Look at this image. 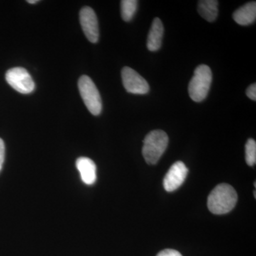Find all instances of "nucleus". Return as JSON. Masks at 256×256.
Listing matches in <instances>:
<instances>
[{
	"instance_id": "dca6fc26",
	"label": "nucleus",
	"mask_w": 256,
	"mask_h": 256,
	"mask_svg": "<svg viewBox=\"0 0 256 256\" xmlns=\"http://www.w3.org/2000/svg\"><path fill=\"white\" fill-rule=\"evenodd\" d=\"M246 95L249 98L256 101V84H252L246 90Z\"/></svg>"
},
{
	"instance_id": "4468645a",
	"label": "nucleus",
	"mask_w": 256,
	"mask_h": 256,
	"mask_svg": "<svg viewBox=\"0 0 256 256\" xmlns=\"http://www.w3.org/2000/svg\"><path fill=\"white\" fill-rule=\"evenodd\" d=\"M246 161L249 166H254L256 162V142L249 139L246 144Z\"/></svg>"
},
{
	"instance_id": "f257e3e1",
	"label": "nucleus",
	"mask_w": 256,
	"mask_h": 256,
	"mask_svg": "<svg viewBox=\"0 0 256 256\" xmlns=\"http://www.w3.org/2000/svg\"><path fill=\"white\" fill-rule=\"evenodd\" d=\"M237 202L238 195L233 186L228 184H220L210 192L207 206L212 214H226L234 210Z\"/></svg>"
},
{
	"instance_id": "f03ea898",
	"label": "nucleus",
	"mask_w": 256,
	"mask_h": 256,
	"mask_svg": "<svg viewBox=\"0 0 256 256\" xmlns=\"http://www.w3.org/2000/svg\"><path fill=\"white\" fill-rule=\"evenodd\" d=\"M143 143V158L148 164H156L166 150L169 138L164 131L156 130L146 134Z\"/></svg>"
},
{
	"instance_id": "6e6552de",
	"label": "nucleus",
	"mask_w": 256,
	"mask_h": 256,
	"mask_svg": "<svg viewBox=\"0 0 256 256\" xmlns=\"http://www.w3.org/2000/svg\"><path fill=\"white\" fill-rule=\"evenodd\" d=\"M80 23L88 40L96 43L99 38L98 22L95 12L89 6L82 8L79 14Z\"/></svg>"
},
{
	"instance_id": "f8f14e48",
	"label": "nucleus",
	"mask_w": 256,
	"mask_h": 256,
	"mask_svg": "<svg viewBox=\"0 0 256 256\" xmlns=\"http://www.w3.org/2000/svg\"><path fill=\"white\" fill-rule=\"evenodd\" d=\"M218 2L216 0H202L198 3V12L202 18L212 22L218 16Z\"/></svg>"
},
{
	"instance_id": "7ed1b4c3",
	"label": "nucleus",
	"mask_w": 256,
	"mask_h": 256,
	"mask_svg": "<svg viewBox=\"0 0 256 256\" xmlns=\"http://www.w3.org/2000/svg\"><path fill=\"white\" fill-rule=\"evenodd\" d=\"M212 82V72L208 66L202 64L194 70L188 84V94L192 100L202 102L208 95Z\"/></svg>"
},
{
	"instance_id": "0eeeda50",
	"label": "nucleus",
	"mask_w": 256,
	"mask_h": 256,
	"mask_svg": "<svg viewBox=\"0 0 256 256\" xmlns=\"http://www.w3.org/2000/svg\"><path fill=\"white\" fill-rule=\"evenodd\" d=\"M188 172V168L182 162L178 161L174 163L165 175L163 181L164 190L169 192L178 190L184 182Z\"/></svg>"
},
{
	"instance_id": "423d86ee",
	"label": "nucleus",
	"mask_w": 256,
	"mask_h": 256,
	"mask_svg": "<svg viewBox=\"0 0 256 256\" xmlns=\"http://www.w3.org/2000/svg\"><path fill=\"white\" fill-rule=\"evenodd\" d=\"M122 84L128 92L138 95H144L150 90V86L146 79L138 72L130 67H124L122 72Z\"/></svg>"
},
{
	"instance_id": "9d476101",
	"label": "nucleus",
	"mask_w": 256,
	"mask_h": 256,
	"mask_svg": "<svg viewBox=\"0 0 256 256\" xmlns=\"http://www.w3.org/2000/svg\"><path fill=\"white\" fill-rule=\"evenodd\" d=\"M163 34H164V26L159 18L153 20L149 34L146 41V46L150 52H156L159 50L162 46Z\"/></svg>"
},
{
	"instance_id": "39448f33",
	"label": "nucleus",
	"mask_w": 256,
	"mask_h": 256,
	"mask_svg": "<svg viewBox=\"0 0 256 256\" xmlns=\"http://www.w3.org/2000/svg\"><path fill=\"white\" fill-rule=\"evenodd\" d=\"M6 80L14 90L22 94H31L35 88V84L26 69L16 67L8 70Z\"/></svg>"
},
{
	"instance_id": "1a4fd4ad",
	"label": "nucleus",
	"mask_w": 256,
	"mask_h": 256,
	"mask_svg": "<svg viewBox=\"0 0 256 256\" xmlns=\"http://www.w3.org/2000/svg\"><path fill=\"white\" fill-rule=\"evenodd\" d=\"M76 164L82 182L87 185L94 184L97 180L95 162L89 158L82 156L76 160Z\"/></svg>"
},
{
	"instance_id": "ddd939ff",
	"label": "nucleus",
	"mask_w": 256,
	"mask_h": 256,
	"mask_svg": "<svg viewBox=\"0 0 256 256\" xmlns=\"http://www.w3.org/2000/svg\"><path fill=\"white\" fill-rule=\"evenodd\" d=\"M138 2L136 0L121 1V15L124 22H130L136 14Z\"/></svg>"
},
{
	"instance_id": "a211bd4d",
	"label": "nucleus",
	"mask_w": 256,
	"mask_h": 256,
	"mask_svg": "<svg viewBox=\"0 0 256 256\" xmlns=\"http://www.w3.org/2000/svg\"><path fill=\"white\" fill-rule=\"evenodd\" d=\"M38 2V0H28V2L30 4H36Z\"/></svg>"
},
{
	"instance_id": "2eb2a0df",
	"label": "nucleus",
	"mask_w": 256,
	"mask_h": 256,
	"mask_svg": "<svg viewBox=\"0 0 256 256\" xmlns=\"http://www.w3.org/2000/svg\"><path fill=\"white\" fill-rule=\"evenodd\" d=\"M156 256H182V255L174 249H164L160 252Z\"/></svg>"
},
{
	"instance_id": "f3484780",
	"label": "nucleus",
	"mask_w": 256,
	"mask_h": 256,
	"mask_svg": "<svg viewBox=\"0 0 256 256\" xmlns=\"http://www.w3.org/2000/svg\"><path fill=\"white\" fill-rule=\"evenodd\" d=\"M5 146L4 141L0 138V171L2 168L3 163L4 161Z\"/></svg>"
},
{
	"instance_id": "9b49d317",
	"label": "nucleus",
	"mask_w": 256,
	"mask_h": 256,
	"mask_svg": "<svg viewBox=\"0 0 256 256\" xmlns=\"http://www.w3.org/2000/svg\"><path fill=\"white\" fill-rule=\"evenodd\" d=\"M234 21L242 26L252 24L256 21V2L247 3L242 8L236 10L233 14Z\"/></svg>"
},
{
	"instance_id": "6ab92c4d",
	"label": "nucleus",
	"mask_w": 256,
	"mask_h": 256,
	"mask_svg": "<svg viewBox=\"0 0 256 256\" xmlns=\"http://www.w3.org/2000/svg\"><path fill=\"white\" fill-rule=\"evenodd\" d=\"M254 196H255V198H256V191H254Z\"/></svg>"
},
{
	"instance_id": "20e7f679",
	"label": "nucleus",
	"mask_w": 256,
	"mask_h": 256,
	"mask_svg": "<svg viewBox=\"0 0 256 256\" xmlns=\"http://www.w3.org/2000/svg\"><path fill=\"white\" fill-rule=\"evenodd\" d=\"M80 96L88 110L94 116H98L102 111V100L95 84L88 76H82L78 80Z\"/></svg>"
}]
</instances>
